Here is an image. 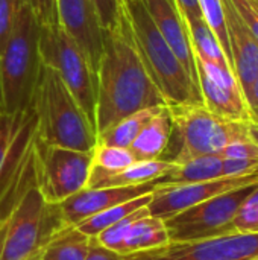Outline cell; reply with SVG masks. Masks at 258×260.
I'll return each mask as SVG.
<instances>
[{
	"instance_id": "cell-9",
	"label": "cell",
	"mask_w": 258,
	"mask_h": 260,
	"mask_svg": "<svg viewBox=\"0 0 258 260\" xmlns=\"http://www.w3.org/2000/svg\"><path fill=\"white\" fill-rule=\"evenodd\" d=\"M93 166V151L47 146L38 140V184L43 198L59 204L85 189Z\"/></svg>"
},
{
	"instance_id": "cell-2",
	"label": "cell",
	"mask_w": 258,
	"mask_h": 260,
	"mask_svg": "<svg viewBox=\"0 0 258 260\" xmlns=\"http://www.w3.org/2000/svg\"><path fill=\"white\" fill-rule=\"evenodd\" d=\"M30 108L36 137L43 145L90 152L97 145V133L58 73L41 62Z\"/></svg>"
},
{
	"instance_id": "cell-22",
	"label": "cell",
	"mask_w": 258,
	"mask_h": 260,
	"mask_svg": "<svg viewBox=\"0 0 258 260\" xmlns=\"http://www.w3.org/2000/svg\"><path fill=\"white\" fill-rule=\"evenodd\" d=\"M186 24H187V29H189L190 43H192V47H193L195 58H199V59H204V61H208V62L231 69L217 37L211 30V27L207 24L204 17L189 20V21H186Z\"/></svg>"
},
{
	"instance_id": "cell-6",
	"label": "cell",
	"mask_w": 258,
	"mask_h": 260,
	"mask_svg": "<svg viewBox=\"0 0 258 260\" xmlns=\"http://www.w3.org/2000/svg\"><path fill=\"white\" fill-rule=\"evenodd\" d=\"M64 225L58 204L32 187L0 222V260H40L46 242Z\"/></svg>"
},
{
	"instance_id": "cell-13",
	"label": "cell",
	"mask_w": 258,
	"mask_h": 260,
	"mask_svg": "<svg viewBox=\"0 0 258 260\" xmlns=\"http://www.w3.org/2000/svg\"><path fill=\"white\" fill-rule=\"evenodd\" d=\"M154 190V183L126 187H85L78 193L68 197L58 204L61 218L65 225H78L82 221L126 201L138 198L141 195L151 193Z\"/></svg>"
},
{
	"instance_id": "cell-18",
	"label": "cell",
	"mask_w": 258,
	"mask_h": 260,
	"mask_svg": "<svg viewBox=\"0 0 258 260\" xmlns=\"http://www.w3.org/2000/svg\"><path fill=\"white\" fill-rule=\"evenodd\" d=\"M170 242L166 222L149 212L143 216H140L129 229L123 245H122V254H137L151 251L155 248L166 247Z\"/></svg>"
},
{
	"instance_id": "cell-29",
	"label": "cell",
	"mask_w": 258,
	"mask_h": 260,
	"mask_svg": "<svg viewBox=\"0 0 258 260\" xmlns=\"http://www.w3.org/2000/svg\"><path fill=\"white\" fill-rule=\"evenodd\" d=\"M26 111L17 113V114H9L5 111H0V168L15 142V137L18 134V129H20V125L23 122Z\"/></svg>"
},
{
	"instance_id": "cell-21",
	"label": "cell",
	"mask_w": 258,
	"mask_h": 260,
	"mask_svg": "<svg viewBox=\"0 0 258 260\" xmlns=\"http://www.w3.org/2000/svg\"><path fill=\"white\" fill-rule=\"evenodd\" d=\"M173 165H175L173 161L166 160V158L135 161L129 165L128 168L105 177L100 183H97L94 187H90V189L126 187V186H140V184L154 183L160 180L161 177H164L173 168Z\"/></svg>"
},
{
	"instance_id": "cell-14",
	"label": "cell",
	"mask_w": 258,
	"mask_h": 260,
	"mask_svg": "<svg viewBox=\"0 0 258 260\" xmlns=\"http://www.w3.org/2000/svg\"><path fill=\"white\" fill-rule=\"evenodd\" d=\"M222 9L231 50L233 72L245 96L258 76V41L231 0H222Z\"/></svg>"
},
{
	"instance_id": "cell-19",
	"label": "cell",
	"mask_w": 258,
	"mask_h": 260,
	"mask_svg": "<svg viewBox=\"0 0 258 260\" xmlns=\"http://www.w3.org/2000/svg\"><path fill=\"white\" fill-rule=\"evenodd\" d=\"M216 178H222V157L219 154H208L184 163H175L164 177L154 181V186L190 184Z\"/></svg>"
},
{
	"instance_id": "cell-39",
	"label": "cell",
	"mask_w": 258,
	"mask_h": 260,
	"mask_svg": "<svg viewBox=\"0 0 258 260\" xmlns=\"http://www.w3.org/2000/svg\"><path fill=\"white\" fill-rule=\"evenodd\" d=\"M252 3H254V5L257 6V9H258V0H252Z\"/></svg>"
},
{
	"instance_id": "cell-27",
	"label": "cell",
	"mask_w": 258,
	"mask_h": 260,
	"mask_svg": "<svg viewBox=\"0 0 258 260\" xmlns=\"http://www.w3.org/2000/svg\"><path fill=\"white\" fill-rule=\"evenodd\" d=\"M148 212H149V210H148V206L143 207V209L135 210L134 213L128 215V216L123 218L122 221H119V222H116L114 225H111V227L105 229L103 232H100L94 239H96L100 245H103V247H106V248H109V250L117 251V253L122 254V245H123V241H125V238H126V235H128L131 225H132L140 216L146 215Z\"/></svg>"
},
{
	"instance_id": "cell-25",
	"label": "cell",
	"mask_w": 258,
	"mask_h": 260,
	"mask_svg": "<svg viewBox=\"0 0 258 260\" xmlns=\"http://www.w3.org/2000/svg\"><path fill=\"white\" fill-rule=\"evenodd\" d=\"M152 198V192L151 193H146V195H141L138 198H134L131 201H126V203H122V204H117V206H113L85 221H82L81 224L75 225L79 232H82L84 235L90 236V238H96L100 232H103L105 229L114 225L116 222L122 221L123 218H126L128 215L134 213L135 210L138 209H143L149 204Z\"/></svg>"
},
{
	"instance_id": "cell-42",
	"label": "cell",
	"mask_w": 258,
	"mask_h": 260,
	"mask_svg": "<svg viewBox=\"0 0 258 260\" xmlns=\"http://www.w3.org/2000/svg\"><path fill=\"white\" fill-rule=\"evenodd\" d=\"M255 260H258V259H255Z\"/></svg>"
},
{
	"instance_id": "cell-4",
	"label": "cell",
	"mask_w": 258,
	"mask_h": 260,
	"mask_svg": "<svg viewBox=\"0 0 258 260\" xmlns=\"http://www.w3.org/2000/svg\"><path fill=\"white\" fill-rule=\"evenodd\" d=\"M138 52L167 105L202 102L199 87L152 21L143 0L125 3Z\"/></svg>"
},
{
	"instance_id": "cell-8",
	"label": "cell",
	"mask_w": 258,
	"mask_h": 260,
	"mask_svg": "<svg viewBox=\"0 0 258 260\" xmlns=\"http://www.w3.org/2000/svg\"><path fill=\"white\" fill-rule=\"evenodd\" d=\"M257 183L224 192L166 219L170 242H192L236 233L233 219Z\"/></svg>"
},
{
	"instance_id": "cell-30",
	"label": "cell",
	"mask_w": 258,
	"mask_h": 260,
	"mask_svg": "<svg viewBox=\"0 0 258 260\" xmlns=\"http://www.w3.org/2000/svg\"><path fill=\"white\" fill-rule=\"evenodd\" d=\"M103 30L114 29L125 15V3L122 0H93Z\"/></svg>"
},
{
	"instance_id": "cell-37",
	"label": "cell",
	"mask_w": 258,
	"mask_h": 260,
	"mask_svg": "<svg viewBox=\"0 0 258 260\" xmlns=\"http://www.w3.org/2000/svg\"><path fill=\"white\" fill-rule=\"evenodd\" d=\"M245 101H246V107L249 111L251 122L258 126V76L251 84L248 93L245 94Z\"/></svg>"
},
{
	"instance_id": "cell-5",
	"label": "cell",
	"mask_w": 258,
	"mask_h": 260,
	"mask_svg": "<svg viewBox=\"0 0 258 260\" xmlns=\"http://www.w3.org/2000/svg\"><path fill=\"white\" fill-rule=\"evenodd\" d=\"M173 133L179 148L170 161L184 163L192 158L220 154L231 142L257 137L258 126L251 120H230L211 113L202 102L167 105Z\"/></svg>"
},
{
	"instance_id": "cell-17",
	"label": "cell",
	"mask_w": 258,
	"mask_h": 260,
	"mask_svg": "<svg viewBox=\"0 0 258 260\" xmlns=\"http://www.w3.org/2000/svg\"><path fill=\"white\" fill-rule=\"evenodd\" d=\"M173 134L172 119L169 107H160L149 122L143 126L137 139L129 146L137 161L143 160H158L166 152Z\"/></svg>"
},
{
	"instance_id": "cell-35",
	"label": "cell",
	"mask_w": 258,
	"mask_h": 260,
	"mask_svg": "<svg viewBox=\"0 0 258 260\" xmlns=\"http://www.w3.org/2000/svg\"><path fill=\"white\" fill-rule=\"evenodd\" d=\"M236 6V9L239 11L240 17L243 18V21L248 24V27L251 29L252 35L255 37L258 41V9L257 6L252 3V0H231Z\"/></svg>"
},
{
	"instance_id": "cell-12",
	"label": "cell",
	"mask_w": 258,
	"mask_h": 260,
	"mask_svg": "<svg viewBox=\"0 0 258 260\" xmlns=\"http://www.w3.org/2000/svg\"><path fill=\"white\" fill-rule=\"evenodd\" d=\"M59 26L78 43L94 73L103 46V27L93 0H56Z\"/></svg>"
},
{
	"instance_id": "cell-24",
	"label": "cell",
	"mask_w": 258,
	"mask_h": 260,
	"mask_svg": "<svg viewBox=\"0 0 258 260\" xmlns=\"http://www.w3.org/2000/svg\"><path fill=\"white\" fill-rule=\"evenodd\" d=\"M163 107V105H160ZM160 107L146 108L141 111H137L134 114H129L114 123L106 131L100 133L97 136V143L108 145V146H117V148H129L132 142L137 139L143 126L149 122V119L155 114V111Z\"/></svg>"
},
{
	"instance_id": "cell-11",
	"label": "cell",
	"mask_w": 258,
	"mask_h": 260,
	"mask_svg": "<svg viewBox=\"0 0 258 260\" xmlns=\"http://www.w3.org/2000/svg\"><path fill=\"white\" fill-rule=\"evenodd\" d=\"M258 181V174L243 177H222L210 181L173 184V186H154L152 198L148 204L151 215L166 221L176 213H181L202 201H207L224 192L252 184Z\"/></svg>"
},
{
	"instance_id": "cell-41",
	"label": "cell",
	"mask_w": 258,
	"mask_h": 260,
	"mask_svg": "<svg viewBox=\"0 0 258 260\" xmlns=\"http://www.w3.org/2000/svg\"><path fill=\"white\" fill-rule=\"evenodd\" d=\"M0 111H2V98H0Z\"/></svg>"
},
{
	"instance_id": "cell-38",
	"label": "cell",
	"mask_w": 258,
	"mask_h": 260,
	"mask_svg": "<svg viewBox=\"0 0 258 260\" xmlns=\"http://www.w3.org/2000/svg\"><path fill=\"white\" fill-rule=\"evenodd\" d=\"M173 2L178 8L179 14L182 15L184 21L202 17L201 9L198 6V0H173Z\"/></svg>"
},
{
	"instance_id": "cell-16",
	"label": "cell",
	"mask_w": 258,
	"mask_h": 260,
	"mask_svg": "<svg viewBox=\"0 0 258 260\" xmlns=\"http://www.w3.org/2000/svg\"><path fill=\"white\" fill-rule=\"evenodd\" d=\"M202 104L216 116L230 120H251L240 84H219L198 73Z\"/></svg>"
},
{
	"instance_id": "cell-23",
	"label": "cell",
	"mask_w": 258,
	"mask_h": 260,
	"mask_svg": "<svg viewBox=\"0 0 258 260\" xmlns=\"http://www.w3.org/2000/svg\"><path fill=\"white\" fill-rule=\"evenodd\" d=\"M135 161L137 160L129 148H117L97 143L93 151V166L87 187H94L105 177L116 174Z\"/></svg>"
},
{
	"instance_id": "cell-3",
	"label": "cell",
	"mask_w": 258,
	"mask_h": 260,
	"mask_svg": "<svg viewBox=\"0 0 258 260\" xmlns=\"http://www.w3.org/2000/svg\"><path fill=\"white\" fill-rule=\"evenodd\" d=\"M38 43L40 24L27 0H21L12 32L0 55L2 111L17 114L30 108L41 67Z\"/></svg>"
},
{
	"instance_id": "cell-26",
	"label": "cell",
	"mask_w": 258,
	"mask_h": 260,
	"mask_svg": "<svg viewBox=\"0 0 258 260\" xmlns=\"http://www.w3.org/2000/svg\"><path fill=\"white\" fill-rule=\"evenodd\" d=\"M198 6L201 9V14L207 24L211 27L214 35L217 37L227 59L233 69V61H231V50H230V43H228V35H227V27H225V20H224V9H222V0H198Z\"/></svg>"
},
{
	"instance_id": "cell-15",
	"label": "cell",
	"mask_w": 258,
	"mask_h": 260,
	"mask_svg": "<svg viewBox=\"0 0 258 260\" xmlns=\"http://www.w3.org/2000/svg\"><path fill=\"white\" fill-rule=\"evenodd\" d=\"M157 29L175 52L190 78L198 85V70L187 24L173 0H143ZM199 87V85H198Z\"/></svg>"
},
{
	"instance_id": "cell-10",
	"label": "cell",
	"mask_w": 258,
	"mask_h": 260,
	"mask_svg": "<svg viewBox=\"0 0 258 260\" xmlns=\"http://www.w3.org/2000/svg\"><path fill=\"white\" fill-rule=\"evenodd\" d=\"M258 233H231L225 236L169 242L166 247L125 256V260H255Z\"/></svg>"
},
{
	"instance_id": "cell-36",
	"label": "cell",
	"mask_w": 258,
	"mask_h": 260,
	"mask_svg": "<svg viewBox=\"0 0 258 260\" xmlns=\"http://www.w3.org/2000/svg\"><path fill=\"white\" fill-rule=\"evenodd\" d=\"M85 260H125V256L117 253V251H113V250H109V248H106L103 245H100L93 238Z\"/></svg>"
},
{
	"instance_id": "cell-34",
	"label": "cell",
	"mask_w": 258,
	"mask_h": 260,
	"mask_svg": "<svg viewBox=\"0 0 258 260\" xmlns=\"http://www.w3.org/2000/svg\"><path fill=\"white\" fill-rule=\"evenodd\" d=\"M40 26H55L58 23L56 0H27Z\"/></svg>"
},
{
	"instance_id": "cell-20",
	"label": "cell",
	"mask_w": 258,
	"mask_h": 260,
	"mask_svg": "<svg viewBox=\"0 0 258 260\" xmlns=\"http://www.w3.org/2000/svg\"><path fill=\"white\" fill-rule=\"evenodd\" d=\"M91 241L75 225H64L46 242L40 260H85Z\"/></svg>"
},
{
	"instance_id": "cell-31",
	"label": "cell",
	"mask_w": 258,
	"mask_h": 260,
	"mask_svg": "<svg viewBox=\"0 0 258 260\" xmlns=\"http://www.w3.org/2000/svg\"><path fill=\"white\" fill-rule=\"evenodd\" d=\"M21 0H0V55L12 32Z\"/></svg>"
},
{
	"instance_id": "cell-40",
	"label": "cell",
	"mask_w": 258,
	"mask_h": 260,
	"mask_svg": "<svg viewBox=\"0 0 258 260\" xmlns=\"http://www.w3.org/2000/svg\"><path fill=\"white\" fill-rule=\"evenodd\" d=\"M123 3H128V2H131V0H122Z\"/></svg>"
},
{
	"instance_id": "cell-1",
	"label": "cell",
	"mask_w": 258,
	"mask_h": 260,
	"mask_svg": "<svg viewBox=\"0 0 258 260\" xmlns=\"http://www.w3.org/2000/svg\"><path fill=\"white\" fill-rule=\"evenodd\" d=\"M167 105L152 79L125 15L119 26L103 30V46L96 70L97 136L137 111Z\"/></svg>"
},
{
	"instance_id": "cell-7",
	"label": "cell",
	"mask_w": 258,
	"mask_h": 260,
	"mask_svg": "<svg viewBox=\"0 0 258 260\" xmlns=\"http://www.w3.org/2000/svg\"><path fill=\"white\" fill-rule=\"evenodd\" d=\"M40 59L52 67L96 128V73L78 43L59 26H40Z\"/></svg>"
},
{
	"instance_id": "cell-33",
	"label": "cell",
	"mask_w": 258,
	"mask_h": 260,
	"mask_svg": "<svg viewBox=\"0 0 258 260\" xmlns=\"http://www.w3.org/2000/svg\"><path fill=\"white\" fill-rule=\"evenodd\" d=\"M258 174V158H222V177Z\"/></svg>"
},
{
	"instance_id": "cell-28",
	"label": "cell",
	"mask_w": 258,
	"mask_h": 260,
	"mask_svg": "<svg viewBox=\"0 0 258 260\" xmlns=\"http://www.w3.org/2000/svg\"><path fill=\"white\" fill-rule=\"evenodd\" d=\"M233 229L236 233H258V183L240 204L233 219Z\"/></svg>"
},
{
	"instance_id": "cell-32",
	"label": "cell",
	"mask_w": 258,
	"mask_h": 260,
	"mask_svg": "<svg viewBox=\"0 0 258 260\" xmlns=\"http://www.w3.org/2000/svg\"><path fill=\"white\" fill-rule=\"evenodd\" d=\"M219 155L222 158H258V139L246 137L231 142Z\"/></svg>"
}]
</instances>
